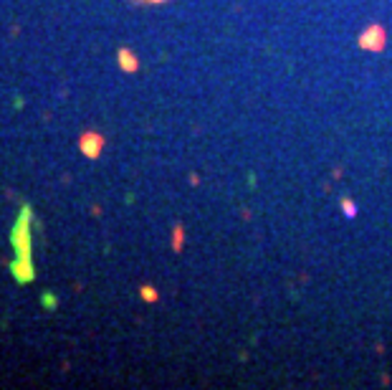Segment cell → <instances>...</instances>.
I'll return each mask as SVG.
<instances>
[{
  "mask_svg": "<svg viewBox=\"0 0 392 390\" xmlns=\"http://www.w3.org/2000/svg\"><path fill=\"white\" fill-rule=\"evenodd\" d=\"M101 145H104V140L99 135H84V140H81V149H84V152H89V157L99 155Z\"/></svg>",
  "mask_w": 392,
  "mask_h": 390,
  "instance_id": "cell-1",
  "label": "cell"
},
{
  "mask_svg": "<svg viewBox=\"0 0 392 390\" xmlns=\"http://www.w3.org/2000/svg\"><path fill=\"white\" fill-rule=\"evenodd\" d=\"M142 296H147V301H155L157 294H155V289H147V287H144V289H142Z\"/></svg>",
  "mask_w": 392,
  "mask_h": 390,
  "instance_id": "cell-3",
  "label": "cell"
},
{
  "mask_svg": "<svg viewBox=\"0 0 392 390\" xmlns=\"http://www.w3.org/2000/svg\"><path fill=\"white\" fill-rule=\"evenodd\" d=\"M122 66H124V69H132V71L137 69V61L132 58V53H127V51H122Z\"/></svg>",
  "mask_w": 392,
  "mask_h": 390,
  "instance_id": "cell-2",
  "label": "cell"
}]
</instances>
